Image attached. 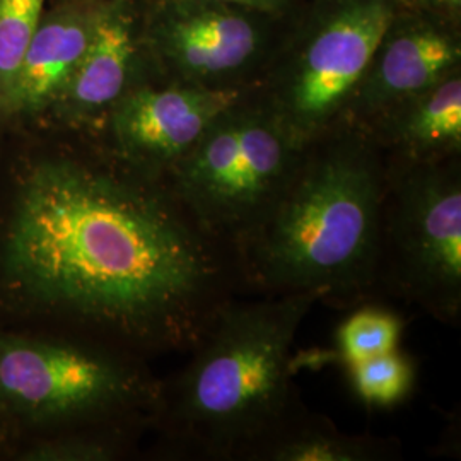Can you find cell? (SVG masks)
<instances>
[{
	"instance_id": "cell-17",
	"label": "cell",
	"mask_w": 461,
	"mask_h": 461,
	"mask_svg": "<svg viewBox=\"0 0 461 461\" xmlns=\"http://www.w3.org/2000/svg\"><path fill=\"white\" fill-rule=\"evenodd\" d=\"M352 386L367 405L390 407L403 402L412 392V363L403 354L392 350L376 357L348 366Z\"/></svg>"
},
{
	"instance_id": "cell-11",
	"label": "cell",
	"mask_w": 461,
	"mask_h": 461,
	"mask_svg": "<svg viewBox=\"0 0 461 461\" xmlns=\"http://www.w3.org/2000/svg\"><path fill=\"white\" fill-rule=\"evenodd\" d=\"M140 45L131 0H103L87 47L60 99L76 122L108 115L116 101L135 87Z\"/></svg>"
},
{
	"instance_id": "cell-12",
	"label": "cell",
	"mask_w": 461,
	"mask_h": 461,
	"mask_svg": "<svg viewBox=\"0 0 461 461\" xmlns=\"http://www.w3.org/2000/svg\"><path fill=\"white\" fill-rule=\"evenodd\" d=\"M101 2H74L40 23L19 67L7 112L36 113L60 99L87 47Z\"/></svg>"
},
{
	"instance_id": "cell-2",
	"label": "cell",
	"mask_w": 461,
	"mask_h": 461,
	"mask_svg": "<svg viewBox=\"0 0 461 461\" xmlns=\"http://www.w3.org/2000/svg\"><path fill=\"white\" fill-rule=\"evenodd\" d=\"M386 156L340 123L303 150L274 207L234 249L247 291L350 306L379 287Z\"/></svg>"
},
{
	"instance_id": "cell-6",
	"label": "cell",
	"mask_w": 461,
	"mask_h": 461,
	"mask_svg": "<svg viewBox=\"0 0 461 461\" xmlns=\"http://www.w3.org/2000/svg\"><path fill=\"white\" fill-rule=\"evenodd\" d=\"M379 285L438 321L460 323V156L438 161L386 156Z\"/></svg>"
},
{
	"instance_id": "cell-3",
	"label": "cell",
	"mask_w": 461,
	"mask_h": 461,
	"mask_svg": "<svg viewBox=\"0 0 461 461\" xmlns=\"http://www.w3.org/2000/svg\"><path fill=\"white\" fill-rule=\"evenodd\" d=\"M313 293L234 297L188 352L154 415L194 460H255L306 411L293 381V347Z\"/></svg>"
},
{
	"instance_id": "cell-16",
	"label": "cell",
	"mask_w": 461,
	"mask_h": 461,
	"mask_svg": "<svg viewBox=\"0 0 461 461\" xmlns=\"http://www.w3.org/2000/svg\"><path fill=\"white\" fill-rule=\"evenodd\" d=\"M402 329V320L396 314L371 306L357 310L337 331L342 361L352 366L395 350Z\"/></svg>"
},
{
	"instance_id": "cell-9",
	"label": "cell",
	"mask_w": 461,
	"mask_h": 461,
	"mask_svg": "<svg viewBox=\"0 0 461 461\" xmlns=\"http://www.w3.org/2000/svg\"><path fill=\"white\" fill-rule=\"evenodd\" d=\"M255 89L137 84L106 115L118 154L135 171L165 180L215 118Z\"/></svg>"
},
{
	"instance_id": "cell-1",
	"label": "cell",
	"mask_w": 461,
	"mask_h": 461,
	"mask_svg": "<svg viewBox=\"0 0 461 461\" xmlns=\"http://www.w3.org/2000/svg\"><path fill=\"white\" fill-rule=\"evenodd\" d=\"M0 270L28 304L152 352H188L247 291L232 249L165 180L70 159L36 166L21 185Z\"/></svg>"
},
{
	"instance_id": "cell-19",
	"label": "cell",
	"mask_w": 461,
	"mask_h": 461,
	"mask_svg": "<svg viewBox=\"0 0 461 461\" xmlns=\"http://www.w3.org/2000/svg\"><path fill=\"white\" fill-rule=\"evenodd\" d=\"M403 9L434 17L453 28H460L461 0H400Z\"/></svg>"
},
{
	"instance_id": "cell-18",
	"label": "cell",
	"mask_w": 461,
	"mask_h": 461,
	"mask_svg": "<svg viewBox=\"0 0 461 461\" xmlns=\"http://www.w3.org/2000/svg\"><path fill=\"white\" fill-rule=\"evenodd\" d=\"M113 441L106 438H68L34 446L24 456L30 461H101L115 456Z\"/></svg>"
},
{
	"instance_id": "cell-5",
	"label": "cell",
	"mask_w": 461,
	"mask_h": 461,
	"mask_svg": "<svg viewBox=\"0 0 461 461\" xmlns=\"http://www.w3.org/2000/svg\"><path fill=\"white\" fill-rule=\"evenodd\" d=\"M400 0H318L274 53L257 95L297 148L339 127Z\"/></svg>"
},
{
	"instance_id": "cell-8",
	"label": "cell",
	"mask_w": 461,
	"mask_h": 461,
	"mask_svg": "<svg viewBox=\"0 0 461 461\" xmlns=\"http://www.w3.org/2000/svg\"><path fill=\"white\" fill-rule=\"evenodd\" d=\"M279 19L219 0H156L146 41L166 83L257 87Z\"/></svg>"
},
{
	"instance_id": "cell-20",
	"label": "cell",
	"mask_w": 461,
	"mask_h": 461,
	"mask_svg": "<svg viewBox=\"0 0 461 461\" xmlns=\"http://www.w3.org/2000/svg\"><path fill=\"white\" fill-rule=\"evenodd\" d=\"M219 2L241 5L251 11H258L274 17L287 16L293 7V0H219Z\"/></svg>"
},
{
	"instance_id": "cell-7",
	"label": "cell",
	"mask_w": 461,
	"mask_h": 461,
	"mask_svg": "<svg viewBox=\"0 0 461 461\" xmlns=\"http://www.w3.org/2000/svg\"><path fill=\"white\" fill-rule=\"evenodd\" d=\"M161 384L98 347L0 335V412L32 422H91L156 412Z\"/></svg>"
},
{
	"instance_id": "cell-14",
	"label": "cell",
	"mask_w": 461,
	"mask_h": 461,
	"mask_svg": "<svg viewBox=\"0 0 461 461\" xmlns=\"http://www.w3.org/2000/svg\"><path fill=\"white\" fill-rule=\"evenodd\" d=\"M393 451L384 439L346 434L329 419L304 411L253 461H376L386 460Z\"/></svg>"
},
{
	"instance_id": "cell-13",
	"label": "cell",
	"mask_w": 461,
	"mask_h": 461,
	"mask_svg": "<svg viewBox=\"0 0 461 461\" xmlns=\"http://www.w3.org/2000/svg\"><path fill=\"white\" fill-rule=\"evenodd\" d=\"M361 131L369 133L386 156L398 159L438 161L460 156V68Z\"/></svg>"
},
{
	"instance_id": "cell-21",
	"label": "cell",
	"mask_w": 461,
	"mask_h": 461,
	"mask_svg": "<svg viewBox=\"0 0 461 461\" xmlns=\"http://www.w3.org/2000/svg\"><path fill=\"white\" fill-rule=\"evenodd\" d=\"M77 2H99V0H77Z\"/></svg>"
},
{
	"instance_id": "cell-10",
	"label": "cell",
	"mask_w": 461,
	"mask_h": 461,
	"mask_svg": "<svg viewBox=\"0 0 461 461\" xmlns=\"http://www.w3.org/2000/svg\"><path fill=\"white\" fill-rule=\"evenodd\" d=\"M460 64V28L400 5L354 91L342 123L369 127L402 101L458 70Z\"/></svg>"
},
{
	"instance_id": "cell-15",
	"label": "cell",
	"mask_w": 461,
	"mask_h": 461,
	"mask_svg": "<svg viewBox=\"0 0 461 461\" xmlns=\"http://www.w3.org/2000/svg\"><path fill=\"white\" fill-rule=\"evenodd\" d=\"M45 0H0V108L5 110Z\"/></svg>"
},
{
	"instance_id": "cell-4",
	"label": "cell",
	"mask_w": 461,
	"mask_h": 461,
	"mask_svg": "<svg viewBox=\"0 0 461 461\" xmlns=\"http://www.w3.org/2000/svg\"><path fill=\"white\" fill-rule=\"evenodd\" d=\"M303 150L255 89L215 118L165 183L198 226L234 253L282 195Z\"/></svg>"
}]
</instances>
